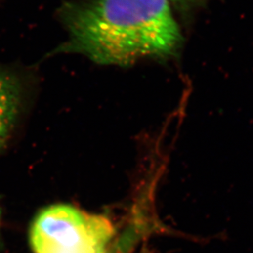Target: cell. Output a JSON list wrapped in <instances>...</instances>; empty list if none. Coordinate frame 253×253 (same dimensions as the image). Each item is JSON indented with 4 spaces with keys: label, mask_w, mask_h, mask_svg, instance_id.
Here are the masks:
<instances>
[{
    "label": "cell",
    "mask_w": 253,
    "mask_h": 253,
    "mask_svg": "<svg viewBox=\"0 0 253 253\" xmlns=\"http://www.w3.org/2000/svg\"><path fill=\"white\" fill-rule=\"evenodd\" d=\"M63 17L64 49L100 64L172 56L183 40L169 0H85L68 5Z\"/></svg>",
    "instance_id": "cell-1"
},
{
    "label": "cell",
    "mask_w": 253,
    "mask_h": 253,
    "mask_svg": "<svg viewBox=\"0 0 253 253\" xmlns=\"http://www.w3.org/2000/svg\"><path fill=\"white\" fill-rule=\"evenodd\" d=\"M0 216H1V211H0Z\"/></svg>",
    "instance_id": "cell-5"
},
{
    "label": "cell",
    "mask_w": 253,
    "mask_h": 253,
    "mask_svg": "<svg viewBox=\"0 0 253 253\" xmlns=\"http://www.w3.org/2000/svg\"><path fill=\"white\" fill-rule=\"evenodd\" d=\"M21 93L16 78L0 66V148L6 143L19 113Z\"/></svg>",
    "instance_id": "cell-3"
},
{
    "label": "cell",
    "mask_w": 253,
    "mask_h": 253,
    "mask_svg": "<svg viewBox=\"0 0 253 253\" xmlns=\"http://www.w3.org/2000/svg\"><path fill=\"white\" fill-rule=\"evenodd\" d=\"M114 235L110 220L68 205H55L37 214L30 229L35 253H106Z\"/></svg>",
    "instance_id": "cell-2"
},
{
    "label": "cell",
    "mask_w": 253,
    "mask_h": 253,
    "mask_svg": "<svg viewBox=\"0 0 253 253\" xmlns=\"http://www.w3.org/2000/svg\"><path fill=\"white\" fill-rule=\"evenodd\" d=\"M173 1L181 2V3H188V2H193L195 0H173Z\"/></svg>",
    "instance_id": "cell-4"
}]
</instances>
